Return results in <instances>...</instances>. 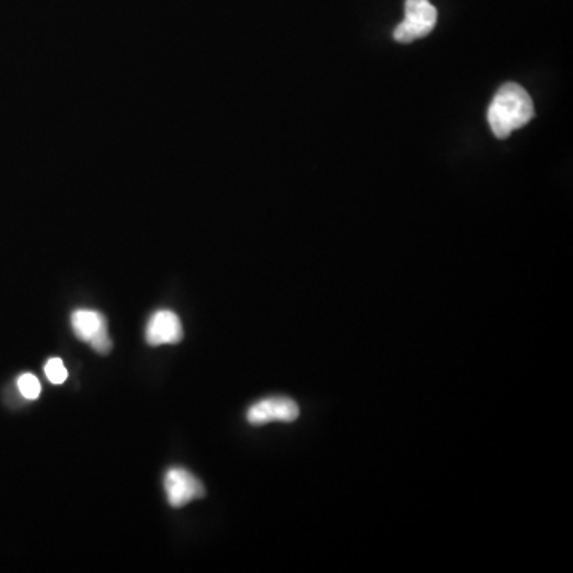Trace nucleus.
<instances>
[{
	"instance_id": "1",
	"label": "nucleus",
	"mask_w": 573,
	"mask_h": 573,
	"mask_svg": "<svg viewBox=\"0 0 573 573\" xmlns=\"http://www.w3.org/2000/svg\"><path fill=\"white\" fill-rule=\"evenodd\" d=\"M534 118V102L523 86L505 83L500 86L488 110L492 133L507 139L513 131L523 128Z\"/></svg>"
},
{
	"instance_id": "2",
	"label": "nucleus",
	"mask_w": 573,
	"mask_h": 573,
	"mask_svg": "<svg viewBox=\"0 0 573 573\" xmlns=\"http://www.w3.org/2000/svg\"><path fill=\"white\" fill-rule=\"evenodd\" d=\"M437 24V8L429 0H406L405 20L398 24L394 39L398 43H411L429 36Z\"/></svg>"
},
{
	"instance_id": "3",
	"label": "nucleus",
	"mask_w": 573,
	"mask_h": 573,
	"mask_svg": "<svg viewBox=\"0 0 573 573\" xmlns=\"http://www.w3.org/2000/svg\"><path fill=\"white\" fill-rule=\"evenodd\" d=\"M72 328L78 340L90 343L94 351L99 354H109L112 340L104 314L91 309H78L72 314Z\"/></svg>"
},
{
	"instance_id": "4",
	"label": "nucleus",
	"mask_w": 573,
	"mask_h": 573,
	"mask_svg": "<svg viewBox=\"0 0 573 573\" xmlns=\"http://www.w3.org/2000/svg\"><path fill=\"white\" fill-rule=\"evenodd\" d=\"M164 489L171 507H185L193 500L203 499L206 496L204 486L195 475L184 468H171L164 478Z\"/></svg>"
},
{
	"instance_id": "5",
	"label": "nucleus",
	"mask_w": 573,
	"mask_h": 573,
	"mask_svg": "<svg viewBox=\"0 0 573 573\" xmlns=\"http://www.w3.org/2000/svg\"><path fill=\"white\" fill-rule=\"evenodd\" d=\"M300 416V408L292 398L271 397L250 406L247 421L252 425H265L269 422H293Z\"/></svg>"
},
{
	"instance_id": "6",
	"label": "nucleus",
	"mask_w": 573,
	"mask_h": 573,
	"mask_svg": "<svg viewBox=\"0 0 573 573\" xmlns=\"http://www.w3.org/2000/svg\"><path fill=\"white\" fill-rule=\"evenodd\" d=\"M184 338V327L180 322L176 312L156 311L150 317L147 330H145V340L150 346H163V344H177Z\"/></svg>"
},
{
	"instance_id": "7",
	"label": "nucleus",
	"mask_w": 573,
	"mask_h": 573,
	"mask_svg": "<svg viewBox=\"0 0 573 573\" xmlns=\"http://www.w3.org/2000/svg\"><path fill=\"white\" fill-rule=\"evenodd\" d=\"M18 390L26 400H37L40 397V392H42V386H40L37 376L32 375V373H24L18 378Z\"/></svg>"
},
{
	"instance_id": "8",
	"label": "nucleus",
	"mask_w": 573,
	"mask_h": 573,
	"mask_svg": "<svg viewBox=\"0 0 573 573\" xmlns=\"http://www.w3.org/2000/svg\"><path fill=\"white\" fill-rule=\"evenodd\" d=\"M45 375H47L48 381L51 384H63L64 381L67 379V370L64 367L63 360L58 359H50L47 363H45Z\"/></svg>"
}]
</instances>
